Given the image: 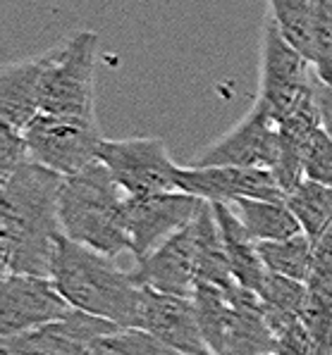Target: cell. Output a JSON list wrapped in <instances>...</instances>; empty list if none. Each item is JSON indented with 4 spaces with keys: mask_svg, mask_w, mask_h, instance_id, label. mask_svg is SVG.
Masks as SVG:
<instances>
[{
    "mask_svg": "<svg viewBox=\"0 0 332 355\" xmlns=\"http://www.w3.org/2000/svg\"><path fill=\"white\" fill-rule=\"evenodd\" d=\"M113 260L63 236L51 279L74 310L108 320L122 329H137L144 286L134 282L132 272L119 270Z\"/></svg>",
    "mask_w": 332,
    "mask_h": 355,
    "instance_id": "7a4b0ae2",
    "label": "cell"
},
{
    "mask_svg": "<svg viewBox=\"0 0 332 355\" xmlns=\"http://www.w3.org/2000/svg\"><path fill=\"white\" fill-rule=\"evenodd\" d=\"M275 355H318L304 322H294L275 334Z\"/></svg>",
    "mask_w": 332,
    "mask_h": 355,
    "instance_id": "f546056e",
    "label": "cell"
},
{
    "mask_svg": "<svg viewBox=\"0 0 332 355\" xmlns=\"http://www.w3.org/2000/svg\"><path fill=\"white\" fill-rule=\"evenodd\" d=\"M232 300L230 324L222 355H270L275 353V334L268 324L263 300L256 291L232 284L227 286Z\"/></svg>",
    "mask_w": 332,
    "mask_h": 355,
    "instance_id": "2e32d148",
    "label": "cell"
},
{
    "mask_svg": "<svg viewBox=\"0 0 332 355\" xmlns=\"http://www.w3.org/2000/svg\"><path fill=\"white\" fill-rule=\"evenodd\" d=\"M268 17L290 46L315 60V0H265Z\"/></svg>",
    "mask_w": 332,
    "mask_h": 355,
    "instance_id": "ffe728a7",
    "label": "cell"
},
{
    "mask_svg": "<svg viewBox=\"0 0 332 355\" xmlns=\"http://www.w3.org/2000/svg\"><path fill=\"white\" fill-rule=\"evenodd\" d=\"M260 258L270 275L306 284L313 270V241L306 234H297L285 241L258 243Z\"/></svg>",
    "mask_w": 332,
    "mask_h": 355,
    "instance_id": "cb8c5ba5",
    "label": "cell"
},
{
    "mask_svg": "<svg viewBox=\"0 0 332 355\" xmlns=\"http://www.w3.org/2000/svg\"><path fill=\"white\" fill-rule=\"evenodd\" d=\"M31 162L24 131L0 124V182L15 174L22 165Z\"/></svg>",
    "mask_w": 332,
    "mask_h": 355,
    "instance_id": "f1b7e54d",
    "label": "cell"
},
{
    "mask_svg": "<svg viewBox=\"0 0 332 355\" xmlns=\"http://www.w3.org/2000/svg\"><path fill=\"white\" fill-rule=\"evenodd\" d=\"M177 351L163 346L144 329H115L101 336L89 355H175Z\"/></svg>",
    "mask_w": 332,
    "mask_h": 355,
    "instance_id": "484cf974",
    "label": "cell"
},
{
    "mask_svg": "<svg viewBox=\"0 0 332 355\" xmlns=\"http://www.w3.org/2000/svg\"><path fill=\"white\" fill-rule=\"evenodd\" d=\"M192 227H194V241H196V262H199V282L215 284V286L222 288L237 284L232 279L225 241H222V232L215 217V207L204 200L199 215L194 217Z\"/></svg>",
    "mask_w": 332,
    "mask_h": 355,
    "instance_id": "ac0fdd59",
    "label": "cell"
},
{
    "mask_svg": "<svg viewBox=\"0 0 332 355\" xmlns=\"http://www.w3.org/2000/svg\"><path fill=\"white\" fill-rule=\"evenodd\" d=\"M72 305L63 298L51 277L5 275L0 286V336L10 338L39 329L67 315Z\"/></svg>",
    "mask_w": 332,
    "mask_h": 355,
    "instance_id": "30bf717a",
    "label": "cell"
},
{
    "mask_svg": "<svg viewBox=\"0 0 332 355\" xmlns=\"http://www.w3.org/2000/svg\"><path fill=\"white\" fill-rule=\"evenodd\" d=\"M304 174L311 182L332 189V136L325 129H318L308 141L304 155Z\"/></svg>",
    "mask_w": 332,
    "mask_h": 355,
    "instance_id": "4316f807",
    "label": "cell"
},
{
    "mask_svg": "<svg viewBox=\"0 0 332 355\" xmlns=\"http://www.w3.org/2000/svg\"><path fill=\"white\" fill-rule=\"evenodd\" d=\"M282 150L280 122L268 112L263 103L254 101L251 110L230 131L199 150L192 167H249L273 172Z\"/></svg>",
    "mask_w": 332,
    "mask_h": 355,
    "instance_id": "ba28073f",
    "label": "cell"
},
{
    "mask_svg": "<svg viewBox=\"0 0 332 355\" xmlns=\"http://www.w3.org/2000/svg\"><path fill=\"white\" fill-rule=\"evenodd\" d=\"M43 55L5 62L0 69V124L24 131L41 114Z\"/></svg>",
    "mask_w": 332,
    "mask_h": 355,
    "instance_id": "9a60e30c",
    "label": "cell"
},
{
    "mask_svg": "<svg viewBox=\"0 0 332 355\" xmlns=\"http://www.w3.org/2000/svg\"><path fill=\"white\" fill-rule=\"evenodd\" d=\"M65 177L34 160L0 182V250L5 275L51 277L63 227L60 191Z\"/></svg>",
    "mask_w": 332,
    "mask_h": 355,
    "instance_id": "6da1fadb",
    "label": "cell"
},
{
    "mask_svg": "<svg viewBox=\"0 0 332 355\" xmlns=\"http://www.w3.org/2000/svg\"><path fill=\"white\" fill-rule=\"evenodd\" d=\"M96 53L94 31H74L43 53L41 114L96 119Z\"/></svg>",
    "mask_w": 332,
    "mask_h": 355,
    "instance_id": "277c9868",
    "label": "cell"
},
{
    "mask_svg": "<svg viewBox=\"0 0 332 355\" xmlns=\"http://www.w3.org/2000/svg\"><path fill=\"white\" fill-rule=\"evenodd\" d=\"M149 331L163 346L172 348L184 355H210L201 334L199 315H196L194 298L170 296L144 288V303H141L139 327Z\"/></svg>",
    "mask_w": 332,
    "mask_h": 355,
    "instance_id": "5bb4252c",
    "label": "cell"
},
{
    "mask_svg": "<svg viewBox=\"0 0 332 355\" xmlns=\"http://www.w3.org/2000/svg\"><path fill=\"white\" fill-rule=\"evenodd\" d=\"M115 329L113 322L72 308L39 329L3 338V355H89L98 338Z\"/></svg>",
    "mask_w": 332,
    "mask_h": 355,
    "instance_id": "7c38bea8",
    "label": "cell"
},
{
    "mask_svg": "<svg viewBox=\"0 0 332 355\" xmlns=\"http://www.w3.org/2000/svg\"><path fill=\"white\" fill-rule=\"evenodd\" d=\"M132 277L139 286L158 293L192 298L199 286V262H196V241L194 227L187 225L175 236L160 243L156 250L134 260Z\"/></svg>",
    "mask_w": 332,
    "mask_h": 355,
    "instance_id": "4fadbf2b",
    "label": "cell"
},
{
    "mask_svg": "<svg viewBox=\"0 0 332 355\" xmlns=\"http://www.w3.org/2000/svg\"><path fill=\"white\" fill-rule=\"evenodd\" d=\"M98 162L110 172L127 196L167 193L179 189L182 167L167 153L163 139L134 136V139H106Z\"/></svg>",
    "mask_w": 332,
    "mask_h": 355,
    "instance_id": "52a82bcc",
    "label": "cell"
},
{
    "mask_svg": "<svg viewBox=\"0 0 332 355\" xmlns=\"http://www.w3.org/2000/svg\"><path fill=\"white\" fill-rule=\"evenodd\" d=\"M192 298L196 305V315H199L201 334H204L206 346L210 348V353L222 355V351H225L227 324H230V313H232L230 291L222 286H215V284L199 282Z\"/></svg>",
    "mask_w": 332,
    "mask_h": 355,
    "instance_id": "603a6c76",
    "label": "cell"
},
{
    "mask_svg": "<svg viewBox=\"0 0 332 355\" xmlns=\"http://www.w3.org/2000/svg\"><path fill=\"white\" fill-rule=\"evenodd\" d=\"M24 139L36 165L60 177H74L96 165L106 136L101 134L98 119L39 114L24 129Z\"/></svg>",
    "mask_w": 332,
    "mask_h": 355,
    "instance_id": "8992f818",
    "label": "cell"
},
{
    "mask_svg": "<svg viewBox=\"0 0 332 355\" xmlns=\"http://www.w3.org/2000/svg\"><path fill=\"white\" fill-rule=\"evenodd\" d=\"M201 205L204 200L184 191L129 196L127 229L134 260H141L170 236H175L179 229L192 225Z\"/></svg>",
    "mask_w": 332,
    "mask_h": 355,
    "instance_id": "9c48e42d",
    "label": "cell"
},
{
    "mask_svg": "<svg viewBox=\"0 0 332 355\" xmlns=\"http://www.w3.org/2000/svg\"><path fill=\"white\" fill-rule=\"evenodd\" d=\"M306 291L301 322L311 334L318 355H332V275L311 272Z\"/></svg>",
    "mask_w": 332,
    "mask_h": 355,
    "instance_id": "d4e9b609",
    "label": "cell"
},
{
    "mask_svg": "<svg viewBox=\"0 0 332 355\" xmlns=\"http://www.w3.org/2000/svg\"><path fill=\"white\" fill-rule=\"evenodd\" d=\"M318 110L323 129L332 136V81H323L318 84Z\"/></svg>",
    "mask_w": 332,
    "mask_h": 355,
    "instance_id": "4dcf8cb0",
    "label": "cell"
},
{
    "mask_svg": "<svg viewBox=\"0 0 332 355\" xmlns=\"http://www.w3.org/2000/svg\"><path fill=\"white\" fill-rule=\"evenodd\" d=\"M254 241H285L297 234H304L297 217L285 200H251L244 198L230 205Z\"/></svg>",
    "mask_w": 332,
    "mask_h": 355,
    "instance_id": "d6986e66",
    "label": "cell"
},
{
    "mask_svg": "<svg viewBox=\"0 0 332 355\" xmlns=\"http://www.w3.org/2000/svg\"><path fill=\"white\" fill-rule=\"evenodd\" d=\"M213 207H215L217 225H220L222 232V241H225L232 279L239 286L258 293V288L263 286L265 277H268V270H265L263 258H260L258 241H254L251 234L244 229V225L239 222V217L235 215V210L230 205L215 203Z\"/></svg>",
    "mask_w": 332,
    "mask_h": 355,
    "instance_id": "e0dca14e",
    "label": "cell"
},
{
    "mask_svg": "<svg viewBox=\"0 0 332 355\" xmlns=\"http://www.w3.org/2000/svg\"><path fill=\"white\" fill-rule=\"evenodd\" d=\"M285 203L297 217L301 232L315 243L332 229V189L311 179H304L285 196Z\"/></svg>",
    "mask_w": 332,
    "mask_h": 355,
    "instance_id": "44dd1931",
    "label": "cell"
},
{
    "mask_svg": "<svg viewBox=\"0 0 332 355\" xmlns=\"http://www.w3.org/2000/svg\"><path fill=\"white\" fill-rule=\"evenodd\" d=\"M258 96L277 122L318 107L320 76L311 60L282 38L277 26L265 17L260 31V69Z\"/></svg>",
    "mask_w": 332,
    "mask_h": 355,
    "instance_id": "5b68a950",
    "label": "cell"
},
{
    "mask_svg": "<svg viewBox=\"0 0 332 355\" xmlns=\"http://www.w3.org/2000/svg\"><path fill=\"white\" fill-rule=\"evenodd\" d=\"M127 200L129 196L101 162L74 177H65L60 191L63 236L108 258L132 253Z\"/></svg>",
    "mask_w": 332,
    "mask_h": 355,
    "instance_id": "3957f363",
    "label": "cell"
},
{
    "mask_svg": "<svg viewBox=\"0 0 332 355\" xmlns=\"http://www.w3.org/2000/svg\"><path fill=\"white\" fill-rule=\"evenodd\" d=\"M175 355H184V353H175ZM210 355H215V353H210Z\"/></svg>",
    "mask_w": 332,
    "mask_h": 355,
    "instance_id": "1f68e13d",
    "label": "cell"
},
{
    "mask_svg": "<svg viewBox=\"0 0 332 355\" xmlns=\"http://www.w3.org/2000/svg\"><path fill=\"white\" fill-rule=\"evenodd\" d=\"M270 355H275V353H270Z\"/></svg>",
    "mask_w": 332,
    "mask_h": 355,
    "instance_id": "d6a6232c",
    "label": "cell"
},
{
    "mask_svg": "<svg viewBox=\"0 0 332 355\" xmlns=\"http://www.w3.org/2000/svg\"><path fill=\"white\" fill-rule=\"evenodd\" d=\"M179 189L206 203L232 205L237 200H285V191L270 169L249 167H182Z\"/></svg>",
    "mask_w": 332,
    "mask_h": 355,
    "instance_id": "8fae6325",
    "label": "cell"
},
{
    "mask_svg": "<svg viewBox=\"0 0 332 355\" xmlns=\"http://www.w3.org/2000/svg\"><path fill=\"white\" fill-rule=\"evenodd\" d=\"M258 296L263 300V310L270 329H273V334H277V331L287 329L294 322H301L308 291L306 284L268 272L263 286L258 288Z\"/></svg>",
    "mask_w": 332,
    "mask_h": 355,
    "instance_id": "7402d4cb",
    "label": "cell"
},
{
    "mask_svg": "<svg viewBox=\"0 0 332 355\" xmlns=\"http://www.w3.org/2000/svg\"><path fill=\"white\" fill-rule=\"evenodd\" d=\"M318 76L332 81V0H315V60Z\"/></svg>",
    "mask_w": 332,
    "mask_h": 355,
    "instance_id": "83f0119b",
    "label": "cell"
}]
</instances>
